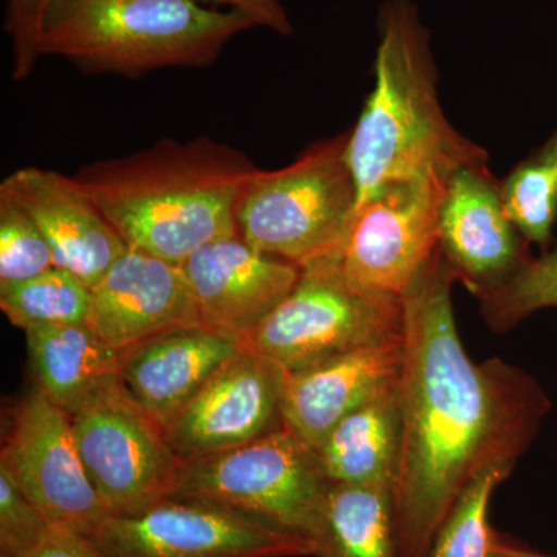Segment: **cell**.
Here are the masks:
<instances>
[{"instance_id": "obj_19", "label": "cell", "mask_w": 557, "mask_h": 557, "mask_svg": "<svg viewBox=\"0 0 557 557\" xmlns=\"http://www.w3.org/2000/svg\"><path fill=\"white\" fill-rule=\"evenodd\" d=\"M28 358L40 391L69 416L120 380L123 351L109 346L89 322L28 330Z\"/></svg>"}, {"instance_id": "obj_8", "label": "cell", "mask_w": 557, "mask_h": 557, "mask_svg": "<svg viewBox=\"0 0 557 557\" xmlns=\"http://www.w3.org/2000/svg\"><path fill=\"white\" fill-rule=\"evenodd\" d=\"M70 418L79 456L109 516L138 515L175 496L182 460L164 428L120 380Z\"/></svg>"}, {"instance_id": "obj_7", "label": "cell", "mask_w": 557, "mask_h": 557, "mask_svg": "<svg viewBox=\"0 0 557 557\" xmlns=\"http://www.w3.org/2000/svg\"><path fill=\"white\" fill-rule=\"evenodd\" d=\"M330 485L317 450L282 426L240 448L186 461L175 496L228 505L311 541Z\"/></svg>"}, {"instance_id": "obj_26", "label": "cell", "mask_w": 557, "mask_h": 557, "mask_svg": "<svg viewBox=\"0 0 557 557\" xmlns=\"http://www.w3.org/2000/svg\"><path fill=\"white\" fill-rule=\"evenodd\" d=\"M53 267L49 242L35 220L9 197L0 196V288Z\"/></svg>"}, {"instance_id": "obj_27", "label": "cell", "mask_w": 557, "mask_h": 557, "mask_svg": "<svg viewBox=\"0 0 557 557\" xmlns=\"http://www.w3.org/2000/svg\"><path fill=\"white\" fill-rule=\"evenodd\" d=\"M51 522L0 467V557H30Z\"/></svg>"}, {"instance_id": "obj_15", "label": "cell", "mask_w": 557, "mask_h": 557, "mask_svg": "<svg viewBox=\"0 0 557 557\" xmlns=\"http://www.w3.org/2000/svg\"><path fill=\"white\" fill-rule=\"evenodd\" d=\"M87 322L123 354L168 330L200 324L182 265L135 248L91 288Z\"/></svg>"}, {"instance_id": "obj_28", "label": "cell", "mask_w": 557, "mask_h": 557, "mask_svg": "<svg viewBox=\"0 0 557 557\" xmlns=\"http://www.w3.org/2000/svg\"><path fill=\"white\" fill-rule=\"evenodd\" d=\"M51 0H7L3 28L13 44V78L27 79L40 54V30Z\"/></svg>"}, {"instance_id": "obj_16", "label": "cell", "mask_w": 557, "mask_h": 557, "mask_svg": "<svg viewBox=\"0 0 557 557\" xmlns=\"http://www.w3.org/2000/svg\"><path fill=\"white\" fill-rule=\"evenodd\" d=\"M0 196L20 205L49 242L54 267L94 288L127 251V244L100 209L57 171L28 166L0 183Z\"/></svg>"}, {"instance_id": "obj_14", "label": "cell", "mask_w": 557, "mask_h": 557, "mask_svg": "<svg viewBox=\"0 0 557 557\" xmlns=\"http://www.w3.org/2000/svg\"><path fill=\"white\" fill-rule=\"evenodd\" d=\"M205 327L247 338L298 285L302 269L236 236L205 245L182 265Z\"/></svg>"}, {"instance_id": "obj_29", "label": "cell", "mask_w": 557, "mask_h": 557, "mask_svg": "<svg viewBox=\"0 0 557 557\" xmlns=\"http://www.w3.org/2000/svg\"><path fill=\"white\" fill-rule=\"evenodd\" d=\"M197 2L230 7L231 10L244 14L251 22L252 27L269 28L281 36H289L293 33L292 22L281 0H197Z\"/></svg>"}, {"instance_id": "obj_12", "label": "cell", "mask_w": 557, "mask_h": 557, "mask_svg": "<svg viewBox=\"0 0 557 557\" xmlns=\"http://www.w3.org/2000/svg\"><path fill=\"white\" fill-rule=\"evenodd\" d=\"M288 370L242 347L164 426L182 463L255 442L282 424Z\"/></svg>"}, {"instance_id": "obj_9", "label": "cell", "mask_w": 557, "mask_h": 557, "mask_svg": "<svg viewBox=\"0 0 557 557\" xmlns=\"http://www.w3.org/2000/svg\"><path fill=\"white\" fill-rule=\"evenodd\" d=\"M106 557H313V542L207 498L172 496L90 534Z\"/></svg>"}, {"instance_id": "obj_23", "label": "cell", "mask_w": 557, "mask_h": 557, "mask_svg": "<svg viewBox=\"0 0 557 557\" xmlns=\"http://www.w3.org/2000/svg\"><path fill=\"white\" fill-rule=\"evenodd\" d=\"M502 201L530 245L552 247L557 223V132L500 182Z\"/></svg>"}, {"instance_id": "obj_2", "label": "cell", "mask_w": 557, "mask_h": 557, "mask_svg": "<svg viewBox=\"0 0 557 557\" xmlns=\"http://www.w3.org/2000/svg\"><path fill=\"white\" fill-rule=\"evenodd\" d=\"M259 168L208 137L163 138L72 178L127 247L183 265L205 245L239 234L237 211Z\"/></svg>"}, {"instance_id": "obj_6", "label": "cell", "mask_w": 557, "mask_h": 557, "mask_svg": "<svg viewBox=\"0 0 557 557\" xmlns=\"http://www.w3.org/2000/svg\"><path fill=\"white\" fill-rule=\"evenodd\" d=\"M403 336L401 296L354 287L335 263H324L302 270L295 289L242 347L296 372Z\"/></svg>"}, {"instance_id": "obj_1", "label": "cell", "mask_w": 557, "mask_h": 557, "mask_svg": "<svg viewBox=\"0 0 557 557\" xmlns=\"http://www.w3.org/2000/svg\"><path fill=\"white\" fill-rule=\"evenodd\" d=\"M453 284L437 248L401 296V450L392 490L398 557H426L475 471L496 453L522 457L552 409L523 370L469 358Z\"/></svg>"}, {"instance_id": "obj_21", "label": "cell", "mask_w": 557, "mask_h": 557, "mask_svg": "<svg viewBox=\"0 0 557 557\" xmlns=\"http://www.w3.org/2000/svg\"><path fill=\"white\" fill-rule=\"evenodd\" d=\"M313 557H398L392 486L332 483Z\"/></svg>"}, {"instance_id": "obj_11", "label": "cell", "mask_w": 557, "mask_h": 557, "mask_svg": "<svg viewBox=\"0 0 557 557\" xmlns=\"http://www.w3.org/2000/svg\"><path fill=\"white\" fill-rule=\"evenodd\" d=\"M0 467L51 525L90 536L109 518L79 456L72 418L39 387L11 412Z\"/></svg>"}, {"instance_id": "obj_5", "label": "cell", "mask_w": 557, "mask_h": 557, "mask_svg": "<svg viewBox=\"0 0 557 557\" xmlns=\"http://www.w3.org/2000/svg\"><path fill=\"white\" fill-rule=\"evenodd\" d=\"M348 131L309 146L288 166L259 170L239 211V236L260 252L307 270L336 263L358 207Z\"/></svg>"}, {"instance_id": "obj_18", "label": "cell", "mask_w": 557, "mask_h": 557, "mask_svg": "<svg viewBox=\"0 0 557 557\" xmlns=\"http://www.w3.org/2000/svg\"><path fill=\"white\" fill-rule=\"evenodd\" d=\"M240 348L236 336L205 325L168 330L124 351L120 381L164 428Z\"/></svg>"}, {"instance_id": "obj_30", "label": "cell", "mask_w": 557, "mask_h": 557, "mask_svg": "<svg viewBox=\"0 0 557 557\" xmlns=\"http://www.w3.org/2000/svg\"><path fill=\"white\" fill-rule=\"evenodd\" d=\"M30 557H106L90 537L69 528L51 525Z\"/></svg>"}, {"instance_id": "obj_10", "label": "cell", "mask_w": 557, "mask_h": 557, "mask_svg": "<svg viewBox=\"0 0 557 557\" xmlns=\"http://www.w3.org/2000/svg\"><path fill=\"white\" fill-rule=\"evenodd\" d=\"M443 180L388 183L355 211L335 265L348 284L403 296L438 248Z\"/></svg>"}, {"instance_id": "obj_4", "label": "cell", "mask_w": 557, "mask_h": 557, "mask_svg": "<svg viewBox=\"0 0 557 557\" xmlns=\"http://www.w3.org/2000/svg\"><path fill=\"white\" fill-rule=\"evenodd\" d=\"M251 27L244 14L197 0H51L40 54L64 58L90 75L132 78L205 67Z\"/></svg>"}, {"instance_id": "obj_31", "label": "cell", "mask_w": 557, "mask_h": 557, "mask_svg": "<svg viewBox=\"0 0 557 557\" xmlns=\"http://www.w3.org/2000/svg\"><path fill=\"white\" fill-rule=\"evenodd\" d=\"M490 557H549L539 555V553L531 552V549L519 547L512 542L505 541L502 536H496L493 549H491Z\"/></svg>"}, {"instance_id": "obj_25", "label": "cell", "mask_w": 557, "mask_h": 557, "mask_svg": "<svg viewBox=\"0 0 557 557\" xmlns=\"http://www.w3.org/2000/svg\"><path fill=\"white\" fill-rule=\"evenodd\" d=\"M480 313L494 333H507L536 311L557 307V242L531 259L518 276L479 299Z\"/></svg>"}, {"instance_id": "obj_22", "label": "cell", "mask_w": 557, "mask_h": 557, "mask_svg": "<svg viewBox=\"0 0 557 557\" xmlns=\"http://www.w3.org/2000/svg\"><path fill=\"white\" fill-rule=\"evenodd\" d=\"M519 458L511 453L487 457L461 491L426 557H490L497 536L490 525L491 497L511 474Z\"/></svg>"}, {"instance_id": "obj_20", "label": "cell", "mask_w": 557, "mask_h": 557, "mask_svg": "<svg viewBox=\"0 0 557 557\" xmlns=\"http://www.w3.org/2000/svg\"><path fill=\"white\" fill-rule=\"evenodd\" d=\"M399 380L344 418L317 453L332 483L394 490L401 450Z\"/></svg>"}, {"instance_id": "obj_24", "label": "cell", "mask_w": 557, "mask_h": 557, "mask_svg": "<svg viewBox=\"0 0 557 557\" xmlns=\"http://www.w3.org/2000/svg\"><path fill=\"white\" fill-rule=\"evenodd\" d=\"M90 307L91 288L60 267L0 288V309L24 332L87 322Z\"/></svg>"}, {"instance_id": "obj_3", "label": "cell", "mask_w": 557, "mask_h": 557, "mask_svg": "<svg viewBox=\"0 0 557 557\" xmlns=\"http://www.w3.org/2000/svg\"><path fill=\"white\" fill-rule=\"evenodd\" d=\"M379 35L375 84L348 131L347 161L357 183L358 207L388 183L446 182L460 168L487 161L486 150L446 119L431 36L416 3L386 0L380 9Z\"/></svg>"}, {"instance_id": "obj_13", "label": "cell", "mask_w": 557, "mask_h": 557, "mask_svg": "<svg viewBox=\"0 0 557 557\" xmlns=\"http://www.w3.org/2000/svg\"><path fill=\"white\" fill-rule=\"evenodd\" d=\"M530 247L505 211L487 161L449 175L440 201L438 249L454 281L485 298L525 269L534 258Z\"/></svg>"}, {"instance_id": "obj_17", "label": "cell", "mask_w": 557, "mask_h": 557, "mask_svg": "<svg viewBox=\"0 0 557 557\" xmlns=\"http://www.w3.org/2000/svg\"><path fill=\"white\" fill-rule=\"evenodd\" d=\"M403 357L405 336L288 372L282 424L318 450L344 418L397 383Z\"/></svg>"}]
</instances>
